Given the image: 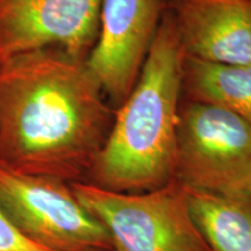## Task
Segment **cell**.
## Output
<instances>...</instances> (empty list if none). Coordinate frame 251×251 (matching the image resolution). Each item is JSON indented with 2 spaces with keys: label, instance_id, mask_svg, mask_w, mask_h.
Listing matches in <instances>:
<instances>
[{
  "label": "cell",
  "instance_id": "6da1fadb",
  "mask_svg": "<svg viewBox=\"0 0 251 251\" xmlns=\"http://www.w3.org/2000/svg\"><path fill=\"white\" fill-rule=\"evenodd\" d=\"M113 120L85 61L47 48L0 63L1 168L86 181Z\"/></svg>",
  "mask_w": 251,
  "mask_h": 251
},
{
  "label": "cell",
  "instance_id": "7a4b0ae2",
  "mask_svg": "<svg viewBox=\"0 0 251 251\" xmlns=\"http://www.w3.org/2000/svg\"><path fill=\"white\" fill-rule=\"evenodd\" d=\"M184 62L179 36L166 11L134 89L114 108L111 130L85 183L141 193L175 180Z\"/></svg>",
  "mask_w": 251,
  "mask_h": 251
},
{
  "label": "cell",
  "instance_id": "3957f363",
  "mask_svg": "<svg viewBox=\"0 0 251 251\" xmlns=\"http://www.w3.org/2000/svg\"><path fill=\"white\" fill-rule=\"evenodd\" d=\"M70 186L107 230L113 251H211L177 180L141 193L113 192L85 181Z\"/></svg>",
  "mask_w": 251,
  "mask_h": 251
},
{
  "label": "cell",
  "instance_id": "277c9868",
  "mask_svg": "<svg viewBox=\"0 0 251 251\" xmlns=\"http://www.w3.org/2000/svg\"><path fill=\"white\" fill-rule=\"evenodd\" d=\"M175 180L202 192L251 191V126L219 106L181 98Z\"/></svg>",
  "mask_w": 251,
  "mask_h": 251
},
{
  "label": "cell",
  "instance_id": "5b68a950",
  "mask_svg": "<svg viewBox=\"0 0 251 251\" xmlns=\"http://www.w3.org/2000/svg\"><path fill=\"white\" fill-rule=\"evenodd\" d=\"M0 208L30 242L50 251H113L103 226L65 181L0 166Z\"/></svg>",
  "mask_w": 251,
  "mask_h": 251
},
{
  "label": "cell",
  "instance_id": "8992f818",
  "mask_svg": "<svg viewBox=\"0 0 251 251\" xmlns=\"http://www.w3.org/2000/svg\"><path fill=\"white\" fill-rule=\"evenodd\" d=\"M102 0H0V63L58 48L86 61L96 43Z\"/></svg>",
  "mask_w": 251,
  "mask_h": 251
},
{
  "label": "cell",
  "instance_id": "52a82bcc",
  "mask_svg": "<svg viewBox=\"0 0 251 251\" xmlns=\"http://www.w3.org/2000/svg\"><path fill=\"white\" fill-rule=\"evenodd\" d=\"M162 0H102L86 65L114 108L127 99L163 17Z\"/></svg>",
  "mask_w": 251,
  "mask_h": 251
},
{
  "label": "cell",
  "instance_id": "ba28073f",
  "mask_svg": "<svg viewBox=\"0 0 251 251\" xmlns=\"http://www.w3.org/2000/svg\"><path fill=\"white\" fill-rule=\"evenodd\" d=\"M169 13L185 57L213 64L251 63L248 0H172Z\"/></svg>",
  "mask_w": 251,
  "mask_h": 251
},
{
  "label": "cell",
  "instance_id": "9c48e42d",
  "mask_svg": "<svg viewBox=\"0 0 251 251\" xmlns=\"http://www.w3.org/2000/svg\"><path fill=\"white\" fill-rule=\"evenodd\" d=\"M185 191L194 225L211 251H251V191Z\"/></svg>",
  "mask_w": 251,
  "mask_h": 251
},
{
  "label": "cell",
  "instance_id": "30bf717a",
  "mask_svg": "<svg viewBox=\"0 0 251 251\" xmlns=\"http://www.w3.org/2000/svg\"><path fill=\"white\" fill-rule=\"evenodd\" d=\"M183 98L219 106L251 126V63L213 64L185 57Z\"/></svg>",
  "mask_w": 251,
  "mask_h": 251
},
{
  "label": "cell",
  "instance_id": "8fae6325",
  "mask_svg": "<svg viewBox=\"0 0 251 251\" xmlns=\"http://www.w3.org/2000/svg\"><path fill=\"white\" fill-rule=\"evenodd\" d=\"M0 251H50L27 240L0 208Z\"/></svg>",
  "mask_w": 251,
  "mask_h": 251
},
{
  "label": "cell",
  "instance_id": "7c38bea8",
  "mask_svg": "<svg viewBox=\"0 0 251 251\" xmlns=\"http://www.w3.org/2000/svg\"><path fill=\"white\" fill-rule=\"evenodd\" d=\"M248 7H249V17H250V26H251V0H248Z\"/></svg>",
  "mask_w": 251,
  "mask_h": 251
}]
</instances>
